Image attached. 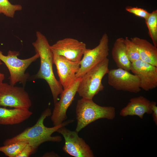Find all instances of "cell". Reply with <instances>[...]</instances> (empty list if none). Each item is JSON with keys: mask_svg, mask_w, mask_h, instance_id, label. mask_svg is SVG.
I'll use <instances>...</instances> for the list:
<instances>
[{"mask_svg": "<svg viewBox=\"0 0 157 157\" xmlns=\"http://www.w3.org/2000/svg\"><path fill=\"white\" fill-rule=\"evenodd\" d=\"M51 109L48 108L42 113L36 123L31 127L26 129L15 136L6 139L3 142L4 145L12 144L20 141L26 142L33 148L35 153L39 147L42 143L47 142H59L62 140L60 135L52 136L60 128L65 126L73 122L74 120L69 119L64 121L58 125L48 127L44 124V119L51 115Z\"/></svg>", "mask_w": 157, "mask_h": 157, "instance_id": "6da1fadb", "label": "cell"}, {"mask_svg": "<svg viewBox=\"0 0 157 157\" xmlns=\"http://www.w3.org/2000/svg\"><path fill=\"white\" fill-rule=\"evenodd\" d=\"M36 40L32 44L36 53L39 55L40 64V69L35 77V78L44 79L46 81L51 89L55 104L57 101L59 95L64 90L53 73V54L48 41L46 37L40 32L36 31Z\"/></svg>", "mask_w": 157, "mask_h": 157, "instance_id": "7a4b0ae2", "label": "cell"}, {"mask_svg": "<svg viewBox=\"0 0 157 157\" xmlns=\"http://www.w3.org/2000/svg\"><path fill=\"white\" fill-rule=\"evenodd\" d=\"M76 113L77 125L75 130L78 132L98 119L112 120L115 115L114 107L101 106L95 103L92 99L83 98L78 100Z\"/></svg>", "mask_w": 157, "mask_h": 157, "instance_id": "3957f363", "label": "cell"}, {"mask_svg": "<svg viewBox=\"0 0 157 157\" xmlns=\"http://www.w3.org/2000/svg\"><path fill=\"white\" fill-rule=\"evenodd\" d=\"M109 60L106 58L88 71L81 77L77 90L79 96L85 99H92L103 90L104 87L102 81L108 74Z\"/></svg>", "mask_w": 157, "mask_h": 157, "instance_id": "277c9868", "label": "cell"}, {"mask_svg": "<svg viewBox=\"0 0 157 157\" xmlns=\"http://www.w3.org/2000/svg\"><path fill=\"white\" fill-rule=\"evenodd\" d=\"M19 51L9 50L7 55H5L0 50V60L7 67L10 73V84L13 85L18 82L25 85L29 78V75L25 71L29 66L39 58L37 53L32 57L26 59L18 58Z\"/></svg>", "mask_w": 157, "mask_h": 157, "instance_id": "5b68a950", "label": "cell"}, {"mask_svg": "<svg viewBox=\"0 0 157 157\" xmlns=\"http://www.w3.org/2000/svg\"><path fill=\"white\" fill-rule=\"evenodd\" d=\"M0 106L29 109L32 102L24 88L0 81Z\"/></svg>", "mask_w": 157, "mask_h": 157, "instance_id": "8992f818", "label": "cell"}, {"mask_svg": "<svg viewBox=\"0 0 157 157\" xmlns=\"http://www.w3.org/2000/svg\"><path fill=\"white\" fill-rule=\"evenodd\" d=\"M107 34L104 33L99 44L94 48L86 49L80 61V67L76 75V78L82 77L91 69L107 58L109 50Z\"/></svg>", "mask_w": 157, "mask_h": 157, "instance_id": "52a82bcc", "label": "cell"}, {"mask_svg": "<svg viewBox=\"0 0 157 157\" xmlns=\"http://www.w3.org/2000/svg\"><path fill=\"white\" fill-rule=\"evenodd\" d=\"M61 134L65 139L63 149L66 153L75 157H94L92 151L81 138L78 132L71 131L65 126L59 129L56 131Z\"/></svg>", "mask_w": 157, "mask_h": 157, "instance_id": "ba28073f", "label": "cell"}, {"mask_svg": "<svg viewBox=\"0 0 157 157\" xmlns=\"http://www.w3.org/2000/svg\"><path fill=\"white\" fill-rule=\"evenodd\" d=\"M108 83L118 90L137 93L141 90L140 81L136 75L122 68L109 70Z\"/></svg>", "mask_w": 157, "mask_h": 157, "instance_id": "9c48e42d", "label": "cell"}, {"mask_svg": "<svg viewBox=\"0 0 157 157\" xmlns=\"http://www.w3.org/2000/svg\"><path fill=\"white\" fill-rule=\"evenodd\" d=\"M50 48L53 53L75 62L81 61L87 49L85 43L69 38L58 40L50 46Z\"/></svg>", "mask_w": 157, "mask_h": 157, "instance_id": "30bf717a", "label": "cell"}, {"mask_svg": "<svg viewBox=\"0 0 157 157\" xmlns=\"http://www.w3.org/2000/svg\"><path fill=\"white\" fill-rule=\"evenodd\" d=\"M81 78H77L69 87L63 90L60 94L59 101L54 104V108L51 115L53 126L60 124L67 118V110L74 99Z\"/></svg>", "mask_w": 157, "mask_h": 157, "instance_id": "8fae6325", "label": "cell"}, {"mask_svg": "<svg viewBox=\"0 0 157 157\" xmlns=\"http://www.w3.org/2000/svg\"><path fill=\"white\" fill-rule=\"evenodd\" d=\"M53 63L56 66L59 81L63 90H65L76 79V75L80 68V61H73L63 56L53 53Z\"/></svg>", "mask_w": 157, "mask_h": 157, "instance_id": "7c38bea8", "label": "cell"}, {"mask_svg": "<svg viewBox=\"0 0 157 157\" xmlns=\"http://www.w3.org/2000/svg\"><path fill=\"white\" fill-rule=\"evenodd\" d=\"M131 71L140 81V88L145 91L157 86V67L140 59L131 63Z\"/></svg>", "mask_w": 157, "mask_h": 157, "instance_id": "4fadbf2b", "label": "cell"}, {"mask_svg": "<svg viewBox=\"0 0 157 157\" xmlns=\"http://www.w3.org/2000/svg\"><path fill=\"white\" fill-rule=\"evenodd\" d=\"M152 112L151 101L140 96L131 99L127 105L121 110L120 115L124 117L136 115L142 119L145 113L151 114Z\"/></svg>", "mask_w": 157, "mask_h": 157, "instance_id": "5bb4252c", "label": "cell"}, {"mask_svg": "<svg viewBox=\"0 0 157 157\" xmlns=\"http://www.w3.org/2000/svg\"><path fill=\"white\" fill-rule=\"evenodd\" d=\"M29 109L0 108V124L12 125L23 122L28 119L33 114Z\"/></svg>", "mask_w": 157, "mask_h": 157, "instance_id": "9a60e30c", "label": "cell"}, {"mask_svg": "<svg viewBox=\"0 0 157 157\" xmlns=\"http://www.w3.org/2000/svg\"><path fill=\"white\" fill-rule=\"evenodd\" d=\"M130 39L136 46L140 59L157 67V47L145 39L137 37Z\"/></svg>", "mask_w": 157, "mask_h": 157, "instance_id": "2e32d148", "label": "cell"}, {"mask_svg": "<svg viewBox=\"0 0 157 157\" xmlns=\"http://www.w3.org/2000/svg\"><path fill=\"white\" fill-rule=\"evenodd\" d=\"M112 58L118 68L129 72L131 63L127 56L124 38H119L115 41L111 51Z\"/></svg>", "mask_w": 157, "mask_h": 157, "instance_id": "e0dca14e", "label": "cell"}, {"mask_svg": "<svg viewBox=\"0 0 157 157\" xmlns=\"http://www.w3.org/2000/svg\"><path fill=\"white\" fill-rule=\"evenodd\" d=\"M145 20L149 35L153 44L157 47V10H154L149 13Z\"/></svg>", "mask_w": 157, "mask_h": 157, "instance_id": "ac0fdd59", "label": "cell"}, {"mask_svg": "<svg viewBox=\"0 0 157 157\" xmlns=\"http://www.w3.org/2000/svg\"><path fill=\"white\" fill-rule=\"evenodd\" d=\"M28 143L23 141L0 146V152L9 157H17Z\"/></svg>", "mask_w": 157, "mask_h": 157, "instance_id": "d6986e66", "label": "cell"}, {"mask_svg": "<svg viewBox=\"0 0 157 157\" xmlns=\"http://www.w3.org/2000/svg\"><path fill=\"white\" fill-rule=\"evenodd\" d=\"M22 8L20 4H13L8 0H0V14H3L7 17L13 18L15 12Z\"/></svg>", "mask_w": 157, "mask_h": 157, "instance_id": "ffe728a7", "label": "cell"}, {"mask_svg": "<svg viewBox=\"0 0 157 157\" xmlns=\"http://www.w3.org/2000/svg\"><path fill=\"white\" fill-rule=\"evenodd\" d=\"M126 52L128 58L132 63L140 59L138 49L136 45L128 37L124 38Z\"/></svg>", "mask_w": 157, "mask_h": 157, "instance_id": "44dd1931", "label": "cell"}, {"mask_svg": "<svg viewBox=\"0 0 157 157\" xmlns=\"http://www.w3.org/2000/svg\"><path fill=\"white\" fill-rule=\"evenodd\" d=\"M126 10L130 13L144 19L147 17L149 13L146 10L137 7H127L126 8Z\"/></svg>", "mask_w": 157, "mask_h": 157, "instance_id": "7402d4cb", "label": "cell"}, {"mask_svg": "<svg viewBox=\"0 0 157 157\" xmlns=\"http://www.w3.org/2000/svg\"><path fill=\"white\" fill-rule=\"evenodd\" d=\"M35 153L32 147L27 143L17 157H28Z\"/></svg>", "mask_w": 157, "mask_h": 157, "instance_id": "603a6c76", "label": "cell"}, {"mask_svg": "<svg viewBox=\"0 0 157 157\" xmlns=\"http://www.w3.org/2000/svg\"><path fill=\"white\" fill-rule=\"evenodd\" d=\"M151 108L152 111L153 119L156 125H157V106L156 103L155 101H151Z\"/></svg>", "mask_w": 157, "mask_h": 157, "instance_id": "cb8c5ba5", "label": "cell"}, {"mask_svg": "<svg viewBox=\"0 0 157 157\" xmlns=\"http://www.w3.org/2000/svg\"><path fill=\"white\" fill-rule=\"evenodd\" d=\"M43 157H59V156L57 154L53 152H47L45 153L43 155Z\"/></svg>", "mask_w": 157, "mask_h": 157, "instance_id": "d4e9b609", "label": "cell"}, {"mask_svg": "<svg viewBox=\"0 0 157 157\" xmlns=\"http://www.w3.org/2000/svg\"><path fill=\"white\" fill-rule=\"evenodd\" d=\"M5 78L4 75L3 73H0V81H3Z\"/></svg>", "mask_w": 157, "mask_h": 157, "instance_id": "484cf974", "label": "cell"}, {"mask_svg": "<svg viewBox=\"0 0 157 157\" xmlns=\"http://www.w3.org/2000/svg\"><path fill=\"white\" fill-rule=\"evenodd\" d=\"M3 64V63L1 62V61L0 60V65H1Z\"/></svg>", "mask_w": 157, "mask_h": 157, "instance_id": "4316f807", "label": "cell"}]
</instances>
